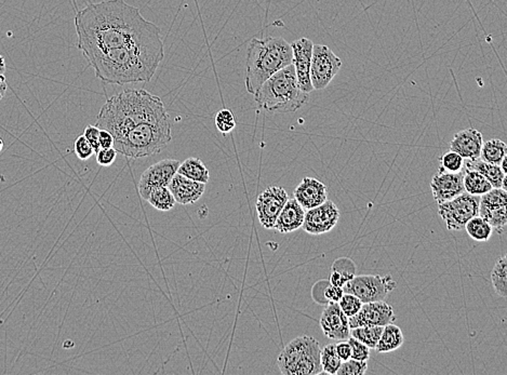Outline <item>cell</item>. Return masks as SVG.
Returning a JSON list of instances; mask_svg holds the SVG:
<instances>
[{
	"instance_id": "obj_1",
	"label": "cell",
	"mask_w": 507,
	"mask_h": 375,
	"mask_svg": "<svg viewBox=\"0 0 507 375\" xmlns=\"http://www.w3.org/2000/svg\"><path fill=\"white\" fill-rule=\"evenodd\" d=\"M75 27L82 56L131 46H164L159 27L124 0L90 4L77 12Z\"/></svg>"
},
{
	"instance_id": "obj_2",
	"label": "cell",
	"mask_w": 507,
	"mask_h": 375,
	"mask_svg": "<svg viewBox=\"0 0 507 375\" xmlns=\"http://www.w3.org/2000/svg\"><path fill=\"white\" fill-rule=\"evenodd\" d=\"M95 76L106 83L124 85L151 80L165 56L164 46H131L86 54Z\"/></svg>"
},
{
	"instance_id": "obj_3",
	"label": "cell",
	"mask_w": 507,
	"mask_h": 375,
	"mask_svg": "<svg viewBox=\"0 0 507 375\" xmlns=\"http://www.w3.org/2000/svg\"><path fill=\"white\" fill-rule=\"evenodd\" d=\"M167 117L159 97L146 90H124L106 101L97 115V127L111 132L115 139L143 122Z\"/></svg>"
},
{
	"instance_id": "obj_4",
	"label": "cell",
	"mask_w": 507,
	"mask_h": 375,
	"mask_svg": "<svg viewBox=\"0 0 507 375\" xmlns=\"http://www.w3.org/2000/svg\"><path fill=\"white\" fill-rule=\"evenodd\" d=\"M290 43L282 37L252 39L247 53L246 89L255 95L260 87L278 70L292 64Z\"/></svg>"
},
{
	"instance_id": "obj_5",
	"label": "cell",
	"mask_w": 507,
	"mask_h": 375,
	"mask_svg": "<svg viewBox=\"0 0 507 375\" xmlns=\"http://www.w3.org/2000/svg\"><path fill=\"white\" fill-rule=\"evenodd\" d=\"M253 95L262 110L280 114L300 110L309 97L301 90L293 64L269 77Z\"/></svg>"
},
{
	"instance_id": "obj_6",
	"label": "cell",
	"mask_w": 507,
	"mask_h": 375,
	"mask_svg": "<svg viewBox=\"0 0 507 375\" xmlns=\"http://www.w3.org/2000/svg\"><path fill=\"white\" fill-rule=\"evenodd\" d=\"M169 117L143 122L114 141L117 153L131 159L156 155L171 142Z\"/></svg>"
},
{
	"instance_id": "obj_7",
	"label": "cell",
	"mask_w": 507,
	"mask_h": 375,
	"mask_svg": "<svg viewBox=\"0 0 507 375\" xmlns=\"http://www.w3.org/2000/svg\"><path fill=\"white\" fill-rule=\"evenodd\" d=\"M317 339L309 335L297 337L286 345L278 357L280 372L284 375L324 374Z\"/></svg>"
},
{
	"instance_id": "obj_8",
	"label": "cell",
	"mask_w": 507,
	"mask_h": 375,
	"mask_svg": "<svg viewBox=\"0 0 507 375\" xmlns=\"http://www.w3.org/2000/svg\"><path fill=\"white\" fill-rule=\"evenodd\" d=\"M396 287L397 282L390 275H355L354 278L343 287V291L354 295L363 303H370L384 301Z\"/></svg>"
},
{
	"instance_id": "obj_9",
	"label": "cell",
	"mask_w": 507,
	"mask_h": 375,
	"mask_svg": "<svg viewBox=\"0 0 507 375\" xmlns=\"http://www.w3.org/2000/svg\"><path fill=\"white\" fill-rule=\"evenodd\" d=\"M479 201L480 196L464 191L453 199L438 204V214L449 231H463L466 223L478 216Z\"/></svg>"
},
{
	"instance_id": "obj_10",
	"label": "cell",
	"mask_w": 507,
	"mask_h": 375,
	"mask_svg": "<svg viewBox=\"0 0 507 375\" xmlns=\"http://www.w3.org/2000/svg\"><path fill=\"white\" fill-rule=\"evenodd\" d=\"M341 68L342 61L328 46L314 45L309 72L314 90L327 88Z\"/></svg>"
},
{
	"instance_id": "obj_11",
	"label": "cell",
	"mask_w": 507,
	"mask_h": 375,
	"mask_svg": "<svg viewBox=\"0 0 507 375\" xmlns=\"http://www.w3.org/2000/svg\"><path fill=\"white\" fill-rule=\"evenodd\" d=\"M506 204L507 191L502 189H492L480 196L478 216L485 218L498 235L506 228Z\"/></svg>"
},
{
	"instance_id": "obj_12",
	"label": "cell",
	"mask_w": 507,
	"mask_h": 375,
	"mask_svg": "<svg viewBox=\"0 0 507 375\" xmlns=\"http://www.w3.org/2000/svg\"><path fill=\"white\" fill-rule=\"evenodd\" d=\"M288 199L286 189L280 186L267 187L257 196L255 208L259 222L264 228H274L276 220Z\"/></svg>"
},
{
	"instance_id": "obj_13",
	"label": "cell",
	"mask_w": 507,
	"mask_h": 375,
	"mask_svg": "<svg viewBox=\"0 0 507 375\" xmlns=\"http://www.w3.org/2000/svg\"><path fill=\"white\" fill-rule=\"evenodd\" d=\"M338 218L340 210L336 204L326 200L321 205L305 211L302 228L307 234L319 236L332 231L338 224Z\"/></svg>"
},
{
	"instance_id": "obj_14",
	"label": "cell",
	"mask_w": 507,
	"mask_h": 375,
	"mask_svg": "<svg viewBox=\"0 0 507 375\" xmlns=\"http://www.w3.org/2000/svg\"><path fill=\"white\" fill-rule=\"evenodd\" d=\"M181 162L176 159H165L147 168L140 178L139 191L141 197L147 199L153 189L168 187Z\"/></svg>"
},
{
	"instance_id": "obj_15",
	"label": "cell",
	"mask_w": 507,
	"mask_h": 375,
	"mask_svg": "<svg viewBox=\"0 0 507 375\" xmlns=\"http://www.w3.org/2000/svg\"><path fill=\"white\" fill-rule=\"evenodd\" d=\"M396 320L394 310L384 301L363 303L361 310L355 316L348 318L350 328L363 326H380L392 324Z\"/></svg>"
},
{
	"instance_id": "obj_16",
	"label": "cell",
	"mask_w": 507,
	"mask_h": 375,
	"mask_svg": "<svg viewBox=\"0 0 507 375\" xmlns=\"http://www.w3.org/2000/svg\"><path fill=\"white\" fill-rule=\"evenodd\" d=\"M290 45L293 53L292 64L296 70L299 85L303 93L309 95L311 91H314L311 83V74H309L314 43L309 39L300 38L293 41Z\"/></svg>"
},
{
	"instance_id": "obj_17",
	"label": "cell",
	"mask_w": 507,
	"mask_h": 375,
	"mask_svg": "<svg viewBox=\"0 0 507 375\" xmlns=\"http://www.w3.org/2000/svg\"><path fill=\"white\" fill-rule=\"evenodd\" d=\"M320 327L324 334L334 341H344L350 337L351 328L348 317L342 312L338 303H329L326 305L321 317Z\"/></svg>"
},
{
	"instance_id": "obj_18",
	"label": "cell",
	"mask_w": 507,
	"mask_h": 375,
	"mask_svg": "<svg viewBox=\"0 0 507 375\" xmlns=\"http://www.w3.org/2000/svg\"><path fill=\"white\" fill-rule=\"evenodd\" d=\"M464 171L451 173L438 170L431 182L432 193L436 203L442 204L464 193Z\"/></svg>"
},
{
	"instance_id": "obj_19",
	"label": "cell",
	"mask_w": 507,
	"mask_h": 375,
	"mask_svg": "<svg viewBox=\"0 0 507 375\" xmlns=\"http://www.w3.org/2000/svg\"><path fill=\"white\" fill-rule=\"evenodd\" d=\"M294 199L305 210L313 209L328 200V189L317 179H303L302 182L294 189Z\"/></svg>"
},
{
	"instance_id": "obj_20",
	"label": "cell",
	"mask_w": 507,
	"mask_h": 375,
	"mask_svg": "<svg viewBox=\"0 0 507 375\" xmlns=\"http://www.w3.org/2000/svg\"><path fill=\"white\" fill-rule=\"evenodd\" d=\"M168 189L171 191L176 204L188 206L197 203L206 191V184L185 178L178 173L174 174Z\"/></svg>"
},
{
	"instance_id": "obj_21",
	"label": "cell",
	"mask_w": 507,
	"mask_h": 375,
	"mask_svg": "<svg viewBox=\"0 0 507 375\" xmlns=\"http://www.w3.org/2000/svg\"><path fill=\"white\" fill-rule=\"evenodd\" d=\"M483 134L474 128L456 133L450 143V151L456 152L463 159L473 160L480 157L483 147Z\"/></svg>"
},
{
	"instance_id": "obj_22",
	"label": "cell",
	"mask_w": 507,
	"mask_h": 375,
	"mask_svg": "<svg viewBox=\"0 0 507 375\" xmlns=\"http://www.w3.org/2000/svg\"><path fill=\"white\" fill-rule=\"evenodd\" d=\"M306 210L294 198L288 199L276 220L274 228L282 234L296 232L302 228Z\"/></svg>"
},
{
	"instance_id": "obj_23",
	"label": "cell",
	"mask_w": 507,
	"mask_h": 375,
	"mask_svg": "<svg viewBox=\"0 0 507 375\" xmlns=\"http://www.w3.org/2000/svg\"><path fill=\"white\" fill-rule=\"evenodd\" d=\"M464 166L465 170H474L481 173V174L491 183L493 189H501L503 180H504L505 176H506V174L503 172L500 166L488 164V162H484V160L480 159V158L467 160Z\"/></svg>"
},
{
	"instance_id": "obj_24",
	"label": "cell",
	"mask_w": 507,
	"mask_h": 375,
	"mask_svg": "<svg viewBox=\"0 0 507 375\" xmlns=\"http://www.w3.org/2000/svg\"><path fill=\"white\" fill-rule=\"evenodd\" d=\"M404 343L405 337L402 329L392 322L383 327L381 337L375 349L378 353H390L398 349Z\"/></svg>"
},
{
	"instance_id": "obj_25",
	"label": "cell",
	"mask_w": 507,
	"mask_h": 375,
	"mask_svg": "<svg viewBox=\"0 0 507 375\" xmlns=\"http://www.w3.org/2000/svg\"><path fill=\"white\" fill-rule=\"evenodd\" d=\"M176 173L203 184H207L210 179L209 170L199 158L191 157L185 159L184 162H181Z\"/></svg>"
},
{
	"instance_id": "obj_26",
	"label": "cell",
	"mask_w": 507,
	"mask_h": 375,
	"mask_svg": "<svg viewBox=\"0 0 507 375\" xmlns=\"http://www.w3.org/2000/svg\"><path fill=\"white\" fill-rule=\"evenodd\" d=\"M463 171H464L463 185L466 193L481 196L493 189L491 183L481 173L474 170H465V169H463Z\"/></svg>"
},
{
	"instance_id": "obj_27",
	"label": "cell",
	"mask_w": 507,
	"mask_h": 375,
	"mask_svg": "<svg viewBox=\"0 0 507 375\" xmlns=\"http://www.w3.org/2000/svg\"><path fill=\"white\" fill-rule=\"evenodd\" d=\"M507 156V147L504 142L498 139H492L484 142L480 159L488 164L500 166L501 162Z\"/></svg>"
},
{
	"instance_id": "obj_28",
	"label": "cell",
	"mask_w": 507,
	"mask_h": 375,
	"mask_svg": "<svg viewBox=\"0 0 507 375\" xmlns=\"http://www.w3.org/2000/svg\"><path fill=\"white\" fill-rule=\"evenodd\" d=\"M464 229H466L467 234L471 239L480 243L489 241L493 233L491 225L479 216L471 218L465 225Z\"/></svg>"
},
{
	"instance_id": "obj_29",
	"label": "cell",
	"mask_w": 507,
	"mask_h": 375,
	"mask_svg": "<svg viewBox=\"0 0 507 375\" xmlns=\"http://www.w3.org/2000/svg\"><path fill=\"white\" fill-rule=\"evenodd\" d=\"M149 205L159 211H170L176 206V199L168 187H158L149 193L147 198Z\"/></svg>"
},
{
	"instance_id": "obj_30",
	"label": "cell",
	"mask_w": 507,
	"mask_h": 375,
	"mask_svg": "<svg viewBox=\"0 0 507 375\" xmlns=\"http://www.w3.org/2000/svg\"><path fill=\"white\" fill-rule=\"evenodd\" d=\"M383 327L380 326H363L351 329L350 337L358 339L361 343L365 344L370 349H375L381 337Z\"/></svg>"
},
{
	"instance_id": "obj_31",
	"label": "cell",
	"mask_w": 507,
	"mask_h": 375,
	"mask_svg": "<svg viewBox=\"0 0 507 375\" xmlns=\"http://www.w3.org/2000/svg\"><path fill=\"white\" fill-rule=\"evenodd\" d=\"M491 281L496 295L501 297H507V258L501 256L496 261L491 273Z\"/></svg>"
},
{
	"instance_id": "obj_32",
	"label": "cell",
	"mask_w": 507,
	"mask_h": 375,
	"mask_svg": "<svg viewBox=\"0 0 507 375\" xmlns=\"http://www.w3.org/2000/svg\"><path fill=\"white\" fill-rule=\"evenodd\" d=\"M320 362L323 366L324 374L334 375L338 372L342 360L338 358L336 352V344H329L321 349Z\"/></svg>"
},
{
	"instance_id": "obj_33",
	"label": "cell",
	"mask_w": 507,
	"mask_h": 375,
	"mask_svg": "<svg viewBox=\"0 0 507 375\" xmlns=\"http://www.w3.org/2000/svg\"><path fill=\"white\" fill-rule=\"evenodd\" d=\"M463 166H464V159L456 152L450 151L444 154L440 158V167L438 170L451 173L460 172L462 171Z\"/></svg>"
},
{
	"instance_id": "obj_34",
	"label": "cell",
	"mask_w": 507,
	"mask_h": 375,
	"mask_svg": "<svg viewBox=\"0 0 507 375\" xmlns=\"http://www.w3.org/2000/svg\"><path fill=\"white\" fill-rule=\"evenodd\" d=\"M215 127L223 135L232 132L236 127V120H235L234 114L228 108L219 110L215 116Z\"/></svg>"
},
{
	"instance_id": "obj_35",
	"label": "cell",
	"mask_w": 507,
	"mask_h": 375,
	"mask_svg": "<svg viewBox=\"0 0 507 375\" xmlns=\"http://www.w3.org/2000/svg\"><path fill=\"white\" fill-rule=\"evenodd\" d=\"M367 361H361V360L350 358L346 361H342L336 375H363L367 372Z\"/></svg>"
},
{
	"instance_id": "obj_36",
	"label": "cell",
	"mask_w": 507,
	"mask_h": 375,
	"mask_svg": "<svg viewBox=\"0 0 507 375\" xmlns=\"http://www.w3.org/2000/svg\"><path fill=\"white\" fill-rule=\"evenodd\" d=\"M356 264L350 258H338L332 264L331 272H336L338 274L346 277L348 280H352L356 275Z\"/></svg>"
},
{
	"instance_id": "obj_37",
	"label": "cell",
	"mask_w": 507,
	"mask_h": 375,
	"mask_svg": "<svg viewBox=\"0 0 507 375\" xmlns=\"http://www.w3.org/2000/svg\"><path fill=\"white\" fill-rule=\"evenodd\" d=\"M363 304L358 297H355L354 295H350V293H344L338 301V306L348 318L355 316L361 310Z\"/></svg>"
},
{
	"instance_id": "obj_38",
	"label": "cell",
	"mask_w": 507,
	"mask_h": 375,
	"mask_svg": "<svg viewBox=\"0 0 507 375\" xmlns=\"http://www.w3.org/2000/svg\"><path fill=\"white\" fill-rule=\"evenodd\" d=\"M348 344L351 345V349H352V357L353 359L361 360V361H368L370 358V349L365 344L359 342L358 339H354V337H348Z\"/></svg>"
},
{
	"instance_id": "obj_39",
	"label": "cell",
	"mask_w": 507,
	"mask_h": 375,
	"mask_svg": "<svg viewBox=\"0 0 507 375\" xmlns=\"http://www.w3.org/2000/svg\"><path fill=\"white\" fill-rule=\"evenodd\" d=\"M75 154L80 160H87L95 154V149L91 147L90 143L87 141L84 135L77 137L75 141Z\"/></svg>"
},
{
	"instance_id": "obj_40",
	"label": "cell",
	"mask_w": 507,
	"mask_h": 375,
	"mask_svg": "<svg viewBox=\"0 0 507 375\" xmlns=\"http://www.w3.org/2000/svg\"><path fill=\"white\" fill-rule=\"evenodd\" d=\"M329 285V280H325V279L319 280L314 285L313 289H311V297L316 303L327 305L328 301L325 297V290Z\"/></svg>"
},
{
	"instance_id": "obj_41",
	"label": "cell",
	"mask_w": 507,
	"mask_h": 375,
	"mask_svg": "<svg viewBox=\"0 0 507 375\" xmlns=\"http://www.w3.org/2000/svg\"><path fill=\"white\" fill-rule=\"evenodd\" d=\"M117 154V152H116L114 147H111V149H101L97 153H95V155H97V162L100 166H111V164L115 162Z\"/></svg>"
},
{
	"instance_id": "obj_42",
	"label": "cell",
	"mask_w": 507,
	"mask_h": 375,
	"mask_svg": "<svg viewBox=\"0 0 507 375\" xmlns=\"http://www.w3.org/2000/svg\"><path fill=\"white\" fill-rule=\"evenodd\" d=\"M99 127L92 126V125H89L85 129L84 137H86L87 141L90 143L91 147L95 149V153H97L101 149L99 145Z\"/></svg>"
},
{
	"instance_id": "obj_43",
	"label": "cell",
	"mask_w": 507,
	"mask_h": 375,
	"mask_svg": "<svg viewBox=\"0 0 507 375\" xmlns=\"http://www.w3.org/2000/svg\"><path fill=\"white\" fill-rule=\"evenodd\" d=\"M344 295V291H343V287H336V285H329L326 287L325 290V297L327 300L328 303L332 302V303H338L341 297Z\"/></svg>"
},
{
	"instance_id": "obj_44",
	"label": "cell",
	"mask_w": 507,
	"mask_h": 375,
	"mask_svg": "<svg viewBox=\"0 0 507 375\" xmlns=\"http://www.w3.org/2000/svg\"><path fill=\"white\" fill-rule=\"evenodd\" d=\"M336 352L342 361H346L352 357V349L348 342H340L336 344Z\"/></svg>"
},
{
	"instance_id": "obj_45",
	"label": "cell",
	"mask_w": 507,
	"mask_h": 375,
	"mask_svg": "<svg viewBox=\"0 0 507 375\" xmlns=\"http://www.w3.org/2000/svg\"><path fill=\"white\" fill-rule=\"evenodd\" d=\"M114 137L109 131L100 129L99 133V145L100 149H111L114 147Z\"/></svg>"
},
{
	"instance_id": "obj_46",
	"label": "cell",
	"mask_w": 507,
	"mask_h": 375,
	"mask_svg": "<svg viewBox=\"0 0 507 375\" xmlns=\"http://www.w3.org/2000/svg\"><path fill=\"white\" fill-rule=\"evenodd\" d=\"M8 85L7 78H6L5 75L0 76V101L5 97L6 93H7Z\"/></svg>"
},
{
	"instance_id": "obj_47",
	"label": "cell",
	"mask_w": 507,
	"mask_h": 375,
	"mask_svg": "<svg viewBox=\"0 0 507 375\" xmlns=\"http://www.w3.org/2000/svg\"><path fill=\"white\" fill-rule=\"evenodd\" d=\"M6 70H7V66H6L5 59L3 56H0V76L5 75Z\"/></svg>"
},
{
	"instance_id": "obj_48",
	"label": "cell",
	"mask_w": 507,
	"mask_h": 375,
	"mask_svg": "<svg viewBox=\"0 0 507 375\" xmlns=\"http://www.w3.org/2000/svg\"><path fill=\"white\" fill-rule=\"evenodd\" d=\"M506 162H507V156H506V157L504 158V159L502 160V162H501V164H500L501 169H502L503 172H504L505 174H506V173H507Z\"/></svg>"
},
{
	"instance_id": "obj_49",
	"label": "cell",
	"mask_w": 507,
	"mask_h": 375,
	"mask_svg": "<svg viewBox=\"0 0 507 375\" xmlns=\"http://www.w3.org/2000/svg\"><path fill=\"white\" fill-rule=\"evenodd\" d=\"M4 147H5V143H4V139L0 137V153L3 152Z\"/></svg>"
}]
</instances>
